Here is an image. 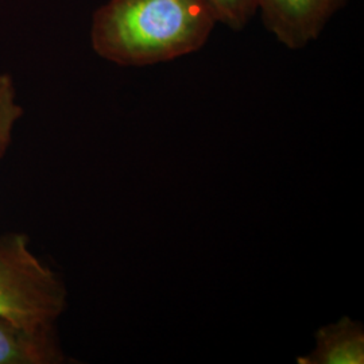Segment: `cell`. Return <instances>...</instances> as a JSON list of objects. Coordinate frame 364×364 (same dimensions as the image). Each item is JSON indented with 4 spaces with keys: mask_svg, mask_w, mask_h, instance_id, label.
<instances>
[{
    "mask_svg": "<svg viewBox=\"0 0 364 364\" xmlns=\"http://www.w3.org/2000/svg\"><path fill=\"white\" fill-rule=\"evenodd\" d=\"M216 22L208 0H109L95 14L92 46L117 65H154L203 48Z\"/></svg>",
    "mask_w": 364,
    "mask_h": 364,
    "instance_id": "cell-1",
    "label": "cell"
},
{
    "mask_svg": "<svg viewBox=\"0 0 364 364\" xmlns=\"http://www.w3.org/2000/svg\"><path fill=\"white\" fill-rule=\"evenodd\" d=\"M66 299L64 282L31 251L26 235L0 237V317L26 328L55 326Z\"/></svg>",
    "mask_w": 364,
    "mask_h": 364,
    "instance_id": "cell-2",
    "label": "cell"
},
{
    "mask_svg": "<svg viewBox=\"0 0 364 364\" xmlns=\"http://www.w3.org/2000/svg\"><path fill=\"white\" fill-rule=\"evenodd\" d=\"M347 0H258L266 28L289 49L317 38Z\"/></svg>",
    "mask_w": 364,
    "mask_h": 364,
    "instance_id": "cell-3",
    "label": "cell"
},
{
    "mask_svg": "<svg viewBox=\"0 0 364 364\" xmlns=\"http://www.w3.org/2000/svg\"><path fill=\"white\" fill-rule=\"evenodd\" d=\"M66 362L55 326L26 328L0 317V364Z\"/></svg>",
    "mask_w": 364,
    "mask_h": 364,
    "instance_id": "cell-4",
    "label": "cell"
},
{
    "mask_svg": "<svg viewBox=\"0 0 364 364\" xmlns=\"http://www.w3.org/2000/svg\"><path fill=\"white\" fill-rule=\"evenodd\" d=\"M299 364H363L364 328L344 316L336 324L323 326L316 333V348L299 358Z\"/></svg>",
    "mask_w": 364,
    "mask_h": 364,
    "instance_id": "cell-5",
    "label": "cell"
},
{
    "mask_svg": "<svg viewBox=\"0 0 364 364\" xmlns=\"http://www.w3.org/2000/svg\"><path fill=\"white\" fill-rule=\"evenodd\" d=\"M23 115V108L16 103L13 77L0 75V161L13 142L14 127Z\"/></svg>",
    "mask_w": 364,
    "mask_h": 364,
    "instance_id": "cell-6",
    "label": "cell"
},
{
    "mask_svg": "<svg viewBox=\"0 0 364 364\" xmlns=\"http://www.w3.org/2000/svg\"><path fill=\"white\" fill-rule=\"evenodd\" d=\"M213 7L218 21L234 30L247 25L258 11V0H208Z\"/></svg>",
    "mask_w": 364,
    "mask_h": 364,
    "instance_id": "cell-7",
    "label": "cell"
}]
</instances>
